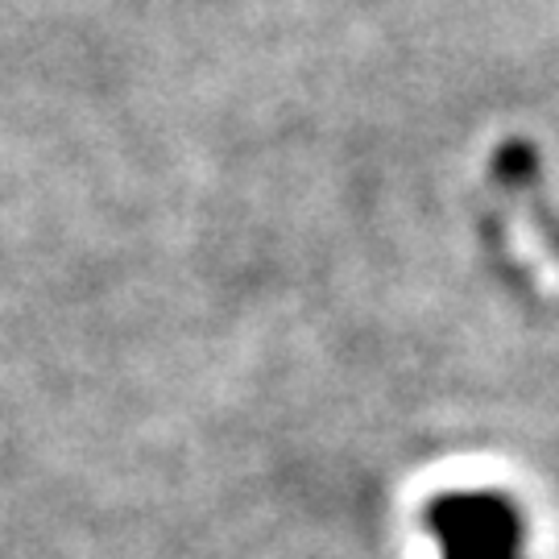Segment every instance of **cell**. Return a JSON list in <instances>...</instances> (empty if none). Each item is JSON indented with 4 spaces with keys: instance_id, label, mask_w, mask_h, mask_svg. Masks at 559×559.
I'll return each mask as SVG.
<instances>
[{
    "instance_id": "1",
    "label": "cell",
    "mask_w": 559,
    "mask_h": 559,
    "mask_svg": "<svg viewBox=\"0 0 559 559\" xmlns=\"http://www.w3.org/2000/svg\"><path fill=\"white\" fill-rule=\"evenodd\" d=\"M443 559H522V514L498 493H452L431 506Z\"/></svg>"
}]
</instances>
